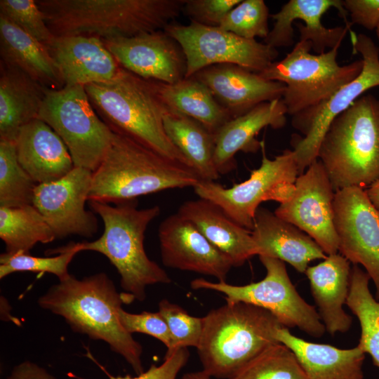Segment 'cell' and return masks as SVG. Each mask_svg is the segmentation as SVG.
Here are the masks:
<instances>
[{"label":"cell","mask_w":379,"mask_h":379,"mask_svg":"<svg viewBox=\"0 0 379 379\" xmlns=\"http://www.w3.org/2000/svg\"><path fill=\"white\" fill-rule=\"evenodd\" d=\"M131 302L128 295L118 292L105 272L81 279L70 274L38 299L42 309L62 317L74 332L105 342L139 375L144 372L142 347L123 328L119 318L122 304Z\"/></svg>","instance_id":"cell-1"},{"label":"cell","mask_w":379,"mask_h":379,"mask_svg":"<svg viewBox=\"0 0 379 379\" xmlns=\"http://www.w3.org/2000/svg\"><path fill=\"white\" fill-rule=\"evenodd\" d=\"M185 0H37L54 36L108 39L164 30Z\"/></svg>","instance_id":"cell-2"},{"label":"cell","mask_w":379,"mask_h":379,"mask_svg":"<svg viewBox=\"0 0 379 379\" xmlns=\"http://www.w3.org/2000/svg\"><path fill=\"white\" fill-rule=\"evenodd\" d=\"M85 88L92 105L114 132L127 135L161 157L191 168L166 133L164 115L167 107L153 80L121 67L113 79Z\"/></svg>","instance_id":"cell-3"},{"label":"cell","mask_w":379,"mask_h":379,"mask_svg":"<svg viewBox=\"0 0 379 379\" xmlns=\"http://www.w3.org/2000/svg\"><path fill=\"white\" fill-rule=\"evenodd\" d=\"M88 202L91 211L102 219L104 230L98 239L80 242L81 250L100 253L109 260L119 274L123 293L133 301L142 302L147 286L171 282L166 272L149 258L144 246L146 230L159 215V206L139 209L137 199L114 206Z\"/></svg>","instance_id":"cell-4"},{"label":"cell","mask_w":379,"mask_h":379,"mask_svg":"<svg viewBox=\"0 0 379 379\" xmlns=\"http://www.w3.org/2000/svg\"><path fill=\"white\" fill-rule=\"evenodd\" d=\"M199 180L192 169L115 133L105 157L93 173L88 201L117 204L166 190L194 187Z\"/></svg>","instance_id":"cell-5"},{"label":"cell","mask_w":379,"mask_h":379,"mask_svg":"<svg viewBox=\"0 0 379 379\" xmlns=\"http://www.w3.org/2000/svg\"><path fill=\"white\" fill-rule=\"evenodd\" d=\"M197 347L203 370L210 376L229 379L269 346L279 343L284 326L268 310L243 302H227L203 317Z\"/></svg>","instance_id":"cell-6"},{"label":"cell","mask_w":379,"mask_h":379,"mask_svg":"<svg viewBox=\"0 0 379 379\" xmlns=\"http://www.w3.org/2000/svg\"><path fill=\"white\" fill-rule=\"evenodd\" d=\"M317 159L334 192L368 187L379 179V99L358 98L335 117L322 138Z\"/></svg>","instance_id":"cell-7"},{"label":"cell","mask_w":379,"mask_h":379,"mask_svg":"<svg viewBox=\"0 0 379 379\" xmlns=\"http://www.w3.org/2000/svg\"><path fill=\"white\" fill-rule=\"evenodd\" d=\"M339 47L312 54L311 42L299 41L285 58L258 73L286 86L281 99L287 114L294 117L315 108L360 74L362 60L345 65L338 62Z\"/></svg>","instance_id":"cell-8"},{"label":"cell","mask_w":379,"mask_h":379,"mask_svg":"<svg viewBox=\"0 0 379 379\" xmlns=\"http://www.w3.org/2000/svg\"><path fill=\"white\" fill-rule=\"evenodd\" d=\"M38 119L62 140L74 167L93 173L102 161L115 134L99 118L82 85L48 88Z\"/></svg>","instance_id":"cell-9"},{"label":"cell","mask_w":379,"mask_h":379,"mask_svg":"<svg viewBox=\"0 0 379 379\" xmlns=\"http://www.w3.org/2000/svg\"><path fill=\"white\" fill-rule=\"evenodd\" d=\"M260 150L261 164L245 181L225 187L215 181L200 180L193 187L199 198L217 204L234 221L251 231L260 204L266 201L281 204L288 199L299 175L292 150L285 149L269 159L264 140Z\"/></svg>","instance_id":"cell-10"},{"label":"cell","mask_w":379,"mask_h":379,"mask_svg":"<svg viewBox=\"0 0 379 379\" xmlns=\"http://www.w3.org/2000/svg\"><path fill=\"white\" fill-rule=\"evenodd\" d=\"M266 270L262 280L237 286L226 281L212 282L204 278L193 279L192 288L220 292L227 302H243L270 312L286 328L297 327L307 334L320 338L326 332L315 307L308 304L292 284L284 262L267 256H259Z\"/></svg>","instance_id":"cell-11"},{"label":"cell","mask_w":379,"mask_h":379,"mask_svg":"<svg viewBox=\"0 0 379 379\" xmlns=\"http://www.w3.org/2000/svg\"><path fill=\"white\" fill-rule=\"evenodd\" d=\"M350 36L353 53L362 57L360 74L315 108L292 117L293 127L303 135L292 136L291 142L299 175L317 159L321 142L333 120L366 91L379 86V47L366 34L352 31Z\"/></svg>","instance_id":"cell-12"},{"label":"cell","mask_w":379,"mask_h":379,"mask_svg":"<svg viewBox=\"0 0 379 379\" xmlns=\"http://www.w3.org/2000/svg\"><path fill=\"white\" fill-rule=\"evenodd\" d=\"M181 46L187 61L185 78L219 64H232L260 73L279 55L277 48L240 37L220 27L190 20L188 25L169 23L164 29Z\"/></svg>","instance_id":"cell-13"},{"label":"cell","mask_w":379,"mask_h":379,"mask_svg":"<svg viewBox=\"0 0 379 379\" xmlns=\"http://www.w3.org/2000/svg\"><path fill=\"white\" fill-rule=\"evenodd\" d=\"M341 0H289L270 16L273 27L264 43L274 48L291 46L294 42L293 23L296 20L300 41H309L316 54L340 46L350 33L352 24Z\"/></svg>","instance_id":"cell-14"},{"label":"cell","mask_w":379,"mask_h":379,"mask_svg":"<svg viewBox=\"0 0 379 379\" xmlns=\"http://www.w3.org/2000/svg\"><path fill=\"white\" fill-rule=\"evenodd\" d=\"M335 192L328 174L317 159L295 182L293 194L274 213L312 237L327 255L338 253L334 226Z\"/></svg>","instance_id":"cell-15"},{"label":"cell","mask_w":379,"mask_h":379,"mask_svg":"<svg viewBox=\"0 0 379 379\" xmlns=\"http://www.w3.org/2000/svg\"><path fill=\"white\" fill-rule=\"evenodd\" d=\"M333 210L338 251L350 262L365 268L379 301V211L365 190L359 187L335 192Z\"/></svg>","instance_id":"cell-16"},{"label":"cell","mask_w":379,"mask_h":379,"mask_svg":"<svg viewBox=\"0 0 379 379\" xmlns=\"http://www.w3.org/2000/svg\"><path fill=\"white\" fill-rule=\"evenodd\" d=\"M92 177V171L74 167L58 180L36 185L32 205L45 218L56 239L71 235L91 238L97 233L95 213L85 208Z\"/></svg>","instance_id":"cell-17"},{"label":"cell","mask_w":379,"mask_h":379,"mask_svg":"<svg viewBox=\"0 0 379 379\" xmlns=\"http://www.w3.org/2000/svg\"><path fill=\"white\" fill-rule=\"evenodd\" d=\"M102 40L121 67L141 78L166 84L185 78V53L164 30Z\"/></svg>","instance_id":"cell-18"},{"label":"cell","mask_w":379,"mask_h":379,"mask_svg":"<svg viewBox=\"0 0 379 379\" xmlns=\"http://www.w3.org/2000/svg\"><path fill=\"white\" fill-rule=\"evenodd\" d=\"M158 237L161 260L168 267L212 276L218 281H225L233 267L225 254L178 213L162 220Z\"/></svg>","instance_id":"cell-19"},{"label":"cell","mask_w":379,"mask_h":379,"mask_svg":"<svg viewBox=\"0 0 379 379\" xmlns=\"http://www.w3.org/2000/svg\"><path fill=\"white\" fill-rule=\"evenodd\" d=\"M192 77L210 90L232 118L244 114L260 103L281 99L286 88L281 82L266 79L232 64L212 65Z\"/></svg>","instance_id":"cell-20"},{"label":"cell","mask_w":379,"mask_h":379,"mask_svg":"<svg viewBox=\"0 0 379 379\" xmlns=\"http://www.w3.org/2000/svg\"><path fill=\"white\" fill-rule=\"evenodd\" d=\"M64 84L87 86L113 79L121 69L102 40L88 35L55 36L46 45Z\"/></svg>","instance_id":"cell-21"},{"label":"cell","mask_w":379,"mask_h":379,"mask_svg":"<svg viewBox=\"0 0 379 379\" xmlns=\"http://www.w3.org/2000/svg\"><path fill=\"white\" fill-rule=\"evenodd\" d=\"M286 108L282 99L260 103L243 115L232 118L215 134L214 162L220 174L237 167L235 155L239 152L255 153L262 140L256 138L266 127L281 128L286 124Z\"/></svg>","instance_id":"cell-22"},{"label":"cell","mask_w":379,"mask_h":379,"mask_svg":"<svg viewBox=\"0 0 379 379\" xmlns=\"http://www.w3.org/2000/svg\"><path fill=\"white\" fill-rule=\"evenodd\" d=\"M251 234L258 256L286 262L300 273L311 261L327 257L308 234L265 208L256 211Z\"/></svg>","instance_id":"cell-23"},{"label":"cell","mask_w":379,"mask_h":379,"mask_svg":"<svg viewBox=\"0 0 379 379\" xmlns=\"http://www.w3.org/2000/svg\"><path fill=\"white\" fill-rule=\"evenodd\" d=\"M14 143L20 164L37 185L58 180L74 167L62 140L39 119L22 126Z\"/></svg>","instance_id":"cell-24"},{"label":"cell","mask_w":379,"mask_h":379,"mask_svg":"<svg viewBox=\"0 0 379 379\" xmlns=\"http://www.w3.org/2000/svg\"><path fill=\"white\" fill-rule=\"evenodd\" d=\"M351 268L347 259L335 253L308 266L305 272L321 320L331 335L348 331L352 323L343 309L350 291Z\"/></svg>","instance_id":"cell-25"},{"label":"cell","mask_w":379,"mask_h":379,"mask_svg":"<svg viewBox=\"0 0 379 379\" xmlns=\"http://www.w3.org/2000/svg\"><path fill=\"white\" fill-rule=\"evenodd\" d=\"M193 223L201 234L240 267L255 255L256 245L251 231L239 225L213 202L199 198L185 201L177 212Z\"/></svg>","instance_id":"cell-26"},{"label":"cell","mask_w":379,"mask_h":379,"mask_svg":"<svg viewBox=\"0 0 379 379\" xmlns=\"http://www.w3.org/2000/svg\"><path fill=\"white\" fill-rule=\"evenodd\" d=\"M276 337L295 354L307 379H364L366 354L358 346L340 349L311 343L293 335L285 326L278 329Z\"/></svg>","instance_id":"cell-27"},{"label":"cell","mask_w":379,"mask_h":379,"mask_svg":"<svg viewBox=\"0 0 379 379\" xmlns=\"http://www.w3.org/2000/svg\"><path fill=\"white\" fill-rule=\"evenodd\" d=\"M48 88L21 70L0 65V139L15 140L20 128L38 119Z\"/></svg>","instance_id":"cell-28"},{"label":"cell","mask_w":379,"mask_h":379,"mask_svg":"<svg viewBox=\"0 0 379 379\" xmlns=\"http://www.w3.org/2000/svg\"><path fill=\"white\" fill-rule=\"evenodd\" d=\"M1 62L15 67L49 89L65 86L44 44L0 16Z\"/></svg>","instance_id":"cell-29"},{"label":"cell","mask_w":379,"mask_h":379,"mask_svg":"<svg viewBox=\"0 0 379 379\" xmlns=\"http://www.w3.org/2000/svg\"><path fill=\"white\" fill-rule=\"evenodd\" d=\"M154 82L168 109L197 121L214 134L232 119L210 90L193 77L173 84Z\"/></svg>","instance_id":"cell-30"},{"label":"cell","mask_w":379,"mask_h":379,"mask_svg":"<svg viewBox=\"0 0 379 379\" xmlns=\"http://www.w3.org/2000/svg\"><path fill=\"white\" fill-rule=\"evenodd\" d=\"M166 133L201 180L219 177L214 162L215 134L197 121L167 107L164 115Z\"/></svg>","instance_id":"cell-31"},{"label":"cell","mask_w":379,"mask_h":379,"mask_svg":"<svg viewBox=\"0 0 379 379\" xmlns=\"http://www.w3.org/2000/svg\"><path fill=\"white\" fill-rule=\"evenodd\" d=\"M0 238L9 253H29L37 243L56 239L45 218L32 204L0 206Z\"/></svg>","instance_id":"cell-32"},{"label":"cell","mask_w":379,"mask_h":379,"mask_svg":"<svg viewBox=\"0 0 379 379\" xmlns=\"http://www.w3.org/2000/svg\"><path fill=\"white\" fill-rule=\"evenodd\" d=\"M370 277L357 265L351 268L350 286L345 305L357 317L361 337L357 346L368 354L379 368V301L370 291Z\"/></svg>","instance_id":"cell-33"},{"label":"cell","mask_w":379,"mask_h":379,"mask_svg":"<svg viewBox=\"0 0 379 379\" xmlns=\"http://www.w3.org/2000/svg\"><path fill=\"white\" fill-rule=\"evenodd\" d=\"M36 185L20 164L14 142L0 139V206L32 204Z\"/></svg>","instance_id":"cell-34"},{"label":"cell","mask_w":379,"mask_h":379,"mask_svg":"<svg viewBox=\"0 0 379 379\" xmlns=\"http://www.w3.org/2000/svg\"><path fill=\"white\" fill-rule=\"evenodd\" d=\"M229 379H307L295 354L281 343L273 344Z\"/></svg>","instance_id":"cell-35"},{"label":"cell","mask_w":379,"mask_h":379,"mask_svg":"<svg viewBox=\"0 0 379 379\" xmlns=\"http://www.w3.org/2000/svg\"><path fill=\"white\" fill-rule=\"evenodd\" d=\"M81 243L71 242L60 248L51 251L49 254L56 256L39 257L29 253H3L0 255V279L18 272L50 273L59 281L68 278V266L74 255L81 252Z\"/></svg>","instance_id":"cell-36"},{"label":"cell","mask_w":379,"mask_h":379,"mask_svg":"<svg viewBox=\"0 0 379 379\" xmlns=\"http://www.w3.org/2000/svg\"><path fill=\"white\" fill-rule=\"evenodd\" d=\"M269 8L263 0H241L222 19L220 27L240 37L265 39L269 32Z\"/></svg>","instance_id":"cell-37"},{"label":"cell","mask_w":379,"mask_h":379,"mask_svg":"<svg viewBox=\"0 0 379 379\" xmlns=\"http://www.w3.org/2000/svg\"><path fill=\"white\" fill-rule=\"evenodd\" d=\"M159 312L171 335V348L166 350L165 356L181 347H198L203 331V317L191 316L182 307L167 299L159 302Z\"/></svg>","instance_id":"cell-38"},{"label":"cell","mask_w":379,"mask_h":379,"mask_svg":"<svg viewBox=\"0 0 379 379\" xmlns=\"http://www.w3.org/2000/svg\"><path fill=\"white\" fill-rule=\"evenodd\" d=\"M0 16L47 45L54 38L44 14L34 0H1Z\"/></svg>","instance_id":"cell-39"},{"label":"cell","mask_w":379,"mask_h":379,"mask_svg":"<svg viewBox=\"0 0 379 379\" xmlns=\"http://www.w3.org/2000/svg\"><path fill=\"white\" fill-rule=\"evenodd\" d=\"M119 321L129 333H141L160 340L167 347L171 348V335L168 325L159 312L130 313L121 308L119 311Z\"/></svg>","instance_id":"cell-40"},{"label":"cell","mask_w":379,"mask_h":379,"mask_svg":"<svg viewBox=\"0 0 379 379\" xmlns=\"http://www.w3.org/2000/svg\"><path fill=\"white\" fill-rule=\"evenodd\" d=\"M241 0H185L182 12L199 24L219 27L226 14Z\"/></svg>","instance_id":"cell-41"},{"label":"cell","mask_w":379,"mask_h":379,"mask_svg":"<svg viewBox=\"0 0 379 379\" xmlns=\"http://www.w3.org/2000/svg\"><path fill=\"white\" fill-rule=\"evenodd\" d=\"M190 352L187 347L176 350L168 356H164V362L156 366L152 364L146 371L137 376L110 375V379H176L178 373L189 360Z\"/></svg>","instance_id":"cell-42"},{"label":"cell","mask_w":379,"mask_h":379,"mask_svg":"<svg viewBox=\"0 0 379 379\" xmlns=\"http://www.w3.org/2000/svg\"><path fill=\"white\" fill-rule=\"evenodd\" d=\"M343 6L352 25H358L368 30L379 25V0H345Z\"/></svg>","instance_id":"cell-43"},{"label":"cell","mask_w":379,"mask_h":379,"mask_svg":"<svg viewBox=\"0 0 379 379\" xmlns=\"http://www.w3.org/2000/svg\"><path fill=\"white\" fill-rule=\"evenodd\" d=\"M6 379H57L39 364L25 361L15 366Z\"/></svg>","instance_id":"cell-44"},{"label":"cell","mask_w":379,"mask_h":379,"mask_svg":"<svg viewBox=\"0 0 379 379\" xmlns=\"http://www.w3.org/2000/svg\"><path fill=\"white\" fill-rule=\"evenodd\" d=\"M371 204L379 211V179L365 190Z\"/></svg>","instance_id":"cell-45"},{"label":"cell","mask_w":379,"mask_h":379,"mask_svg":"<svg viewBox=\"0 0 379 379\" xmlns=\"http://www.w3.org/2000/svg\"><path fill=\"white\" fill-rule=\"evenodd\" d=\"M180 379H211V376L202 370L185 373Z\"/></svg>","instance_id":"cell-46"},{"label":"cell","mask_w":379,"mask_h":379,"mask_svg":"<svg viewBox=\"0 0 379 379\" xmlns=\"http://www.w3.org/2000/svg\"><path fill=\"white\" fill-rule=\"evenodd\" d=\"M375 34H376V36H377V38H378V42H379V25L375 29Z\"/></svg>","instance_id":"cell-47"}]
</instances>
